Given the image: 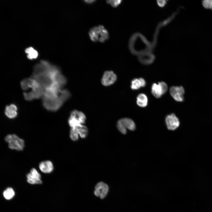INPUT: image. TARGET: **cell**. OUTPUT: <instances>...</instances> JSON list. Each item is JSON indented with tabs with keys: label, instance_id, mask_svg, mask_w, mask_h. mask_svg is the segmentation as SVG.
I'll list each match as a JSON object with an SVG mask.
<instances>
[{
	"label": "cell",
	"instance_id": "cell-12",
	"mask_svg": "<svg viewBox=\"0 0 212 212\" xmlns=\"http://www.w3.org/2000/svg\"><path fill=\"white\" fill-rule=\"evenodd\" d=\"M117 80V76L112 71L105 72L101 79L102 84L105 86H108L113 84Z\"/></svg>",
	"mask_w": 212,
	"mask_h": 212
},
{
	"label": "cell",
	"instance_id": "cell-4",
	"mask_svg": "<svg viewBox=\"0 0 212 212\" xmlns=\"http://www.w3.org/2000/svg\"><path fill=\"white\" fill-rule=\"evenodd\" d=\"M88 35L90 40L94 42L104 43L109 38L108 31L102 25L94 26L90 28Z\"/></svg>",
	"mask_w": 212,
	"mask_h": 212
},
{
	"label": "cell",
	"instance_id": "cell-13",
	"mask_svg": "<svg viewBox=\"0 0 212 212\" xmlns=\"http://www.w3.org/2000/svg\"><path fill=\"white\" fill-rule=\"evenodd\" d=\"M95 189V195L102 199L106 195L108 191V187L106 184L102 182H100L96 184Z\"/></svg>",
	"mask_w": 212,
	"mask_h": 212
},
{
	"label": "cell",
	"instance_id": "cell-7",
	"mask_svg": "<svg viewBox=\"0 0 212 212\" xmlns=\"http://www.w3.org/2000/svg\"><path fill=\"white\" fill-rule=\"evenodd\" d=\"M119 130L123 134L127 133V129L134 131L136 129L135 124L133 120L128 118H124L119 120L117 124Z\"/></svg>",
	"mask_w": 212,
	"mask_h": 212
},
{
	"label": "cell",
	"instance_id": "cell-2",
	"mask_svg": "<svg viewBox=\"0 0 212 212\" xmlns=\"http://www.w3.org/2000/svg\"><path fill=\"white\" fill-rule=\"evenodd\" d=\"M70 96V93L66 90H62L56 93L45 94L43 96V104L47 110L55 111L61 107Z\"/></svg>",
	"mask_w": 212,
	"mask_h": 212
},
{
	"label": "cell",
	"instance_id": "cell-20",
	"mask_svg": "<svg viewBox=\"0 0 212 212\" xmlns=\"http://www.w3.org/2000/svg\"><path fill=\"white\" fill-rule=\"evenodd\" d=\"M79 136L76 128L75 127L71 128L69 132L70 139L73 141H76L79 139Z\"/></svg>",
	"mask_w": 212,
	"mask_h": 212
},
{
	"label": "cell",
	"instance_id": "cell-24",
	"mask_svg": "<svg viewBox=\"0 0 212 212\" xmlns=\"http://www.w3.org/2000/svg\"><path fill=\"white\" fill-rule=\"evenodd\" d=\"M17 108L16 106L14 104H11L6 106L5 107L6 111H17Z\"/></svg>",
	"mask_w": 212,
	"mask_h": 212
},
{
	"label": "cell",
	"instance_id": "cell-23",
	"mask_svg": "<svg viewBox=\"0 0 212 212\" xmlns=\"http://www.w3.org/2000/svg\"><path fill=\"white\" fill-rule=\"evenodd\" d=\"M203 7L206 9H212V0H204L202 1Z\"/></svg>",
	"mask_w": 212,
	"mask_h": 212
},
{
	"label": "cell",
	"instance_id": "cell-11",
	"mask_svg": "<svg viewBox=\"0 0 212 212\" xmlns=\"http://www.w3.org/2000/svg\"><path fill=\"white\" fill-rule=\"evenodd\" d=\"M40 174L37 170L34 168H32L30 173L26 175L27 182L32 184H41L42 182Z\"/></svg>",
	"mask_w": 212,
	"mask_h": 212
},
{
	"label": "cell",
	"instance_id": "cell-14",
	"mask_svg": "<svg viewBox=\"0 0 212 212\" xmlns=\"http://www.w3.org/2000/svg\"><path fill=\"white\" fill-rule=\"evenodd\" d=\"M39 169L41 172L45 173H49L53 171L54 166L52 163L49 160L41 162L39 165Z\"/></svg>",
	"mask_w": 212,
	"mask_h": 212
},
{
	"label": "cell",
	"instance_id": "cell-9",
	"mask_svg": "<svg viewBox=\"0 0 212 212\" xmlns=\"http://www.w3.org/2000/svg\"><path fill=\"white\" fill-rule=\"evenodd\" d=\"M167 128L169 130H174L179 126L180 122L178 117L174 113L167 115L165 118Z\"/></svg>",
	"mask_w": 212,
	"mask_h": 212
},
{
	"label": "cell",
	"instance_id": "cell-1",
	"mask_svg": "<svg viewBox=\"0 0 212 212\" xmlns=\"http://www.w3.org/2000/svg\"><path fill=\"white\" fill-rule=\"evenodd\" d=\"M33 78L42 86L44 91L55 88H62L66 80L56 66L45 60L37 64L34 69Z\"/></svg>",
	"mask_w": 212,
	"mask_h": 212
},
{
	"label": "cell",
	"instance_id": "cell-16",
	"mask_svg": "<svg viewBox=\"0 0 212 212\" xmlns=\"http://www.w3.org/2000/svg\"><path fill=\"white\" fill-rule=\"evenodd\" d=\"M136 102L139 106L141 107H145L148 103L147 97L143 93L139 94L137 96Z\"/></svg>",
	"mask_w": 212,
	"mask_h": 212
},
{
	"label": "cell",
	"instance_id": "cell-19",
	"mask_svg": "<svg viewBox=\"0 0 212 212\" xmlns=\"http://www.w3.org/2000/svg\"><path fill=\"white\" fill-rule=\"evenodd\" d=\"M15 193L14 189L11 187L7 188L3 192L4 197L7 200L12 199L14 196Z\"/></svg>",
	"mask_w": 212,
	"mask_h": 212
},
{
	"label": "cell",
	"instance_id": "cell-17",
	"mask_svg": "<svg viewBox=\"0 0 212 212\" xmlns=\"http://www.w3.org/2000/svg\"><path fill=\"white\" fill-rule=\"evenodd\" d=\"M74 127L76 129L78 135L81 138H84L87 137L88 131L86 126L82 125Z\"/></svg>",
	"mask_w": 212,
	"mask_h": 212
},
{
	"label": "cell",
	"instance_id": "cell-25",
	"mask_svg": "<svg viewBox=\"0 0 212 212\" xmlns=\"http://www.w3.org/2000/svg\"><path fill=\"white\" fill-rule=\"evenodd\" d=\"M96 1L95 0H85V2L88 4H91L94 3Z\"/></svg>",
	"mask_w": 212,
	"mask_h": 212
},
{
	"label": "cell",
	"instance_id": "cell-22",
	"mask_svg": "<svg viewBox=\"0 0 212 212\" xmlns=\"http://www.w3.org/2000/svg\"><path fill=\"white\" fill-rule=\"evenodd\" d=\"M5 114L9 118L13 119L15 118L17 115V111H5Z\"/></svg>",
	"mask_w": 212,
	"mask_h": 212
},
{
	"label": "cell",
	"instance_id": "cell-21",
	"mask_svg": "<svg viewBox=\"0 0 212 212\" xmlns=\"http://www.w3.org/2000/svg\"><path fill=\"white\" fill-rule=\"evenodd\" d=\"M122 1L121 0H109L106 1V3L112 7L116 8L120 5Z\"/></svg>",
	"mask_w": 212,
	"mask_h": 212
},
{
	"label": "cell",
	"instance_id": "cell-3",
	"mask_svg": "<svg viewBox=\"0 0 212 212\" xmlns=\"http://www.w3.org/2000/svg\"><path fill=\"white\" fill-rule=\"evenodd\" d=\"M22 89L24 90L29 89V92L23 93L24 98L28 101L38 99L43 96L44 90L40 84L33 77L25 79L21 82Z\"/></svg>",
	"mask_w": 212,
	"mask_h": 212
},
{
	"label": "cell",
	"instance_id": "cell-10",
	"mask_svg": "<svg viewBox=\"0 0 212 212\" xmlns=\"http://www.w3.org/2000/svg\"><path fill=\"white\" fill-rule=\"evenodd\" d=\"M170 92L172 97L176 101L181 102L183 101L185 90L182 86L171 87Z\"/></svg>",
	"mask_w": 212,
	"mask_h": 212
},
{
	"label": "cell",
	"instance_id": "cell-6",
	"mask_svg": "<svg viewBox=\"0 0 212 212\" xmlns=\"http://www.w3.org/2000/svg\"><path fill=\"white\" fill-rule=\"evenodd\" d=\"M86 117L82 112L76 110L71 112L68 119V123L71 128L82 125L85 122Z\"/></svg>",
	"mask_w": 212,
	"mask_h": 212
},
{
	"label": "cell",
	"instance_id": "cell-18",
	"mask_svg": "<svg viewBox=\"0 0 212 212\" xmlns=\"http://www.w3.org/2000/svg\"><path fill=\"white\" fill-rule=\"evenodd\" d=\"M25 52L27 54V57L29 59H36L38 56L37 51L32 47L26 48L25 50Z\"/></svg>",
	"mask_w": 212,
	"mask_h": 212
},
{
	"label": "cell",
	"instance_id": "cell-8",
	"mask_svg": "<svg viewBox=\"0 0 212 212\" xmlns=\"http://www.w3.org/2000/svg\"><path fill=\"white\" fill-rule=\"evenodd\" d=\"M168 88L167 85L163 82H159L158 84L154 83L152 85L151 92L155 97L159 98L167 92Z\"/></svg>",
	"mask_w": 212,
	"mask_h": 212
},
{
	"label": "cell",
	"instance_id": "cell-15",
	"mask_svg": "<svg viewBox=\"0 0 212 212\" xmlns=\"http://www.w3.org/2000/svg\"><path fill=\"white\" fill-rule=\"evenodd\" d=\"M146 82L145 80L142 78H135L133 79L131 82V88L133 90H137L141 87L145 86Z\"/></svg>",
	"mask_w": 212,
	"mask_h": 212
},
{
	"label": "cell",
	"instance_id": "cell-5",
	"mask_svg": "<svg viewBox=\"0 0 212 212\" xmlns=\"http://www.w3.org/2000/svg\"><path fill=\"white\" fill-rule=\"evenodd\" d=\"M5 140L8 143V146L11 149L21 151L24 148V140L15 134L8 135L5 137Z\"/></svg>",
	"mask_w": 212,
	"mask_h": 212
}]
</instances>
